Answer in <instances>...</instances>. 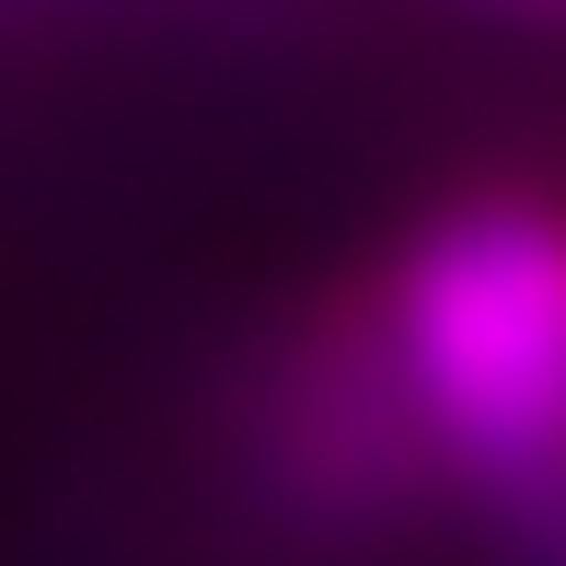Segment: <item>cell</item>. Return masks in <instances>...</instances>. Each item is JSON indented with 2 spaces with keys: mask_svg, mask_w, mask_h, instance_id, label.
<instances>
[{
  "mask_svg": "<svg viewBox=\"0 0 566 566\" xmlns=\"http://www.w3.org/2000/svg\"><path fill=\"white\" fill-rule=\"evenodd\" d=\"M440 485H474L509 521H566V197L462 186L370 277Z\"/></svg>",
  "mask_w": 566,
  "mask_h": 566,
  "instance_id": "1",
  "label": "cell"
},
{
  "mask_svg": "<svg viewBox=\"0 0 566 566\" xmlns=\"http://www.w3.org/2000/svg\"><path fill=\"white\" fill-rule=\"evenodd\" d=\"M254 462L277 474V497L324 532L358 521H405L417 497H440V462L417 440V405H405L394 358H381L370 290H336L277 336L266 370V428H254Z\"/></svg>",
  "mask_w": 566,
  "mask_h": 566,
  "instance_id": "2",
  "label": "cell"
}]
</instances>
